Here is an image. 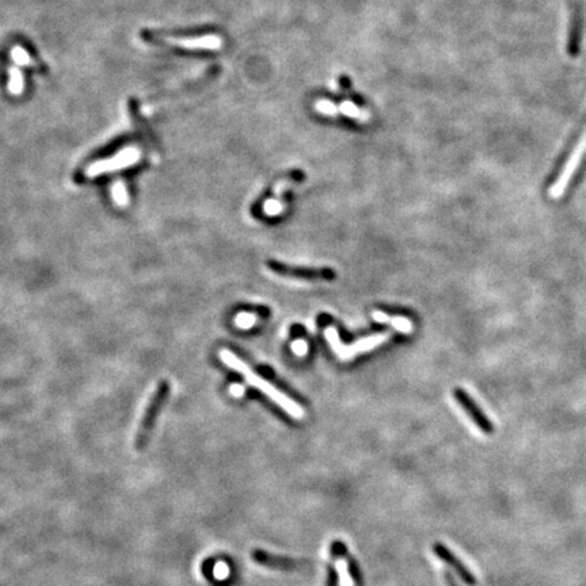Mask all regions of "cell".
<instances>
[{
    "instance_id": "7c38bea8",
    "label": "cell",
    "mask_w": 586,
    "mask_h": 586,
    "mask_svg": "<svg viewBox=\"0 0 586 586\" xmlns=\"http://www.w3.org/2000/svg\"><path fill=\"white\" fill-rule=\"evenodd\" d=\"M140 159V151L137 148H127L119 155L114 156L110 161H103L92 167V173H98L102 170H113V169H121L125 166L133 164Z\"/></svg>"
},
{
    "instance_id": "8fae6325",
    "label": "cell",
    "mask_w": 586,
    "mask_h": 586,
    "mask_svg": "<svg viewBox=\"0 0 586 586\" xmlns=\"http://www.w3.org/2000/svg\"><path fill=\"white\" fill-rule=\"evenodd\" d=\"M348 550L341 540H334L331 544V557L337 560V570L339 574L341 586H353L352 574L349 570V563L346 560Z\"/></svg>"
},
{
    "instance_id": "2e32d148",
    "label": "cell",
    "mask_w": 586,
    "mask_h": 586,
    "mask_svg": "<svg viewBox=\"0 0 586 586\" xmlns=\"http://www.w3.org/2000/svg\"><path fill=\"white\" fill-rule=\"evenodd\" d=\"M9 91L14 95H19L23 91V75L18 68H11L10 70Z\"/></svg>"
},
{
    "instance_id": "9a60e30c",
    "label": "cell",
    "mask_w": 586,
    "mask_h": 586,
    "mask_svg": "<svg viewBox=\"0 0 586 586\" xmlns=\"http://www.w3.org/2000/svg\"><path fill=\"white\" fill-rule=\"evenodd\" d=\"M314 107L319 114L326 116V117L334 118L339 114L337 105L330 100H318L314 105Z\"/></svg>"
},
{
    "instance_id": "7402d4cb",
    "label": "cell",
    "mask_w": 586,
    "mask_h": 586,
    "mask_svg": "<svg viewBox=\"0 0 586 586\" xmlns=\"http://www.w3.org/2000/svg\"><path fill=\"white\" fill-rule=\"evenodd\" d=\"M444 580H445V582H447V585L448 586H459V584L456 582V580H454V575H452L451 572H444Z\"/></svg>"
},
{
    "instance_id": "ffe728a7",
    "label": "cell",
    "mask_w": 586,
    "mask_h": 586,
    "mask_svg": "<svg viewBox=\"0 0 586 586\" xmlns=\"http://www.w3.org/2000/svg\"><path fill=\"white\" fill-rule=\"evenodd\" d=\"M292 351L296 353V356L303 357L308 352V343L304 339H297L292 343Z\"/></svg>"
},
{
    "instance_id": "7a4b0ae2",
    "label": "cell",
    "mask_w": 586,
    "mask_h": 586,
    "mask_svg": "<svg viewBox=\"0 0 586 586\" xmlns=\"http://www.w3.org/2000/svg\"><path fill=\"white\" fill-rule=\"evenodd\" d=\"M169 393H170L169 383L167 381H161L158 388L155 390L154 395L151 398L148 406H146L144 417H143L140 426H139L136 440H134V447H136L137 451H143L146 448L149 437H151V433L155 427V422L159 417L161 407H163V405H164V402L169 396Z\"/></svg>"
},
{
    "instance_id": "4fadbf2b",
    "label": "cell",
    "mask_w": 586,
    "mask_h": 586,
    "mask_svg": "<svg viewBox=\"0 0 586 586\" xmlns=\"http://www.w3.org/2000/svg\"><path fill=\"white\" fill-rule=\"evenodd\" d=\"M372 318H373L376 322L388 323V324H391L399 333L410 334L411 331H412V323H411L410 319H407V318H405V316H391V315H388V314H385V312H383V311H375V312L372 314Z\"/></svg>"
},
{
    "instance_id": "8992f818",
    "label": "cell",
    "mask_w": 586,
    "mask_h": 586,
    "mask_svg": "<svg viewBox=\"0 0 586 586\" xmlns=\"http://www.w3.org/2000/svg\"><path fill=\"white\" fill-rule=\"evenodd\" d=\"M454 398L456 399V402L459 403V406L471 418V421L478 426L484 435H493L494 433V425H493L491 420L484 414V410L478 406V403L464 390L454 388Z\"/></svg>"
},
{
    "instance_id": "277c9868",
    "label": "cell",
    "mask_w": 586,
    "mask_h": 586,
    "mask_svg": "<svg viewBox=\"0 0 586 586\" xmlns=\"http://www.w3.org/2000/svg\"><path fill=\"white\" fill-rule=\"evenodd\" d=\"M586 154V132L581 136V139L578 140L577 146L572 149V155L569 156V159L566 161L563 170L560 171V174L558 176L557 181L554 182L553 188L550 189V196L553 198H558L563 194V191H566V188L569 186L570 181H572L574 173L577 171V169L580 167L581 161L584 159Z\"/></svg>"
},
{
    "instance_id": "44dd1931",
    "label": "cell",
    "mask_w": 586,
    "mask_h": 586,
    "mask_svg": "<svg viewBox=\"0 0 586 586\" xmlns=\"http://www.w3.org/2000/svg\"><path fill=\"white\" fill-rule=\"evenodd\" d=\"M230 393H231L233 395L236 396V398H239V396L245 394V387L240 385V384H233V385L230 387Z\"/></svg>"
},
{
    "instance_id": "30bf717a",
    "label": "cell",
    "mask_w": 586,
    "mask_h": 586,
    "mask_svg": "<svg viewBox=\"0 0 586 586\" xmlns=\"http://www.w3.org/2000/svg\"><path fill=\"white\" fill-rule=\"evenodd\" d=\"M252 559L262 565V566H267L272 569H279V570H296L303 568V563L299 560H293L289 558L276 557V555H270L265 551H254L252 553Z\"/></svg>"
},
{
    "instance_id": "6da1fadb",
    "label": "cell",
    "mask_w": 586,
    "mask_h": 586,
    "mask_svg": "<svg viewBox=\"0 0 586 586\" xmlns=\"http://www.w3.org/2000/svg\"><path fill=\"white\" fill-rule=\"evenodd\" d=\"M220 358L225 366L233 368L234 371L239 372L240 375H243L250 385L260 390L262 394L267 396L269 399H272L281 409H284L289 415H292L293 418L300 420V418L304 417V410L294 400H292L289 396L285 395L282 391H279V388L275 387L272 383H269V381L265 380L264 378L258 376L245 361H242L231 351L223 349L220 352Z\"/></svg>"
},
{
    "instance_id": "5bb4252c",
    "label": "cell",
    "mask_w": 586,
    "mask_h": 586,
    "mask_svg": "<svg viewBox=\"0 0 586 586\" xmlns=\"http://www.w3.org/2000/svg\"><path fill=\"white\" fill-rule=\"evenodd\" d=\"M338 110H339V114L353 118V119H356L358 122H363V124H366L372 119V114H371L369 110L357 106L352 101H343L338 106Z\"/></svg>"
},
{
    "instance_id": "ba28073f",
    "label": "cell",
    "mask_w": 586,
    "mask_h": 586,
    "mask_svg": "<svg viewBox=\"0 0 586 586\" xmlns=\"http://www.w3.org/2000/svg\"><path fill=\"white\" fill-rule=\"evenodd\" d=\"M161 43L170 46H176L182 49H203V50H219L223 46V40L220 36L216 34H208L201 37H185V38H176V37H164L161 38Z\"/></svg>"
},
{
    "instance_id": "52a82bcc",
    "label": "cell",
    "mask_w": 586,
    "mask_h": 586,
    "mask_svg": "<svg viewBox=\"0 0 586 586\" xmlns=\"http://www.w3.org/2000/svg\"><path fill=\"white\" fill-rule=\"evenodd\" d=\"M432 550H433L435 555L439 558L440 560H442L445 565H448L449 568L454 569L456 575H457L466 585L475 586L478 584L476 577L472 574V572L469 570V568H467L459 558L456 557V554H454L445 544H442V543H435L433 547H432Z\"/></svg>"
},
{
    "instance_id": "9c48e42d",
    "label": "cell",
    "mask_w": 586,
    "mask_h": 586,
    "mask_svg": "<svg viewBox=\"0 0 586 586\" xmlns=\"http://www.w3.org/2000/svg\"><path fill=\"white\" fill-rule=\"evenodd\" d=\"M569 36H568V50L572 56L578 53L581 44V30H582V16L581 9L575 0H572L570 19H569Z\"/></svg>"
},
{
    "instance_id": "ac0fdd59",
    "label": "cell",
    "mask_w": 586,
    "mask_h": 586,
    "mask_svg": "<svg viewBox=\"0 0 586 586\" xmlns=\"http://www.w3.org/2000/svg\"><path fill=\"white\" fill-rule=\"evenodd\" d=\"M11 56L18 65H28L31 63L29 53L22 46H15L11 52Z\"/></svg>"
},
{
    "instance_id": "e0dca14e",
    "label": "cell",
    "mask_w": 586,
    "mask_h": 586,
    "mask_svg": "<svg viewBox=\"0 0 586 586\" xmlns=\"http://www.w3.org/2000/svg\"><path fill=\"white\" fill-rule=\"evenodd\" d=\"M257 323V316L247 312H242L235 318V324L240 329H250Z\"/></svg>"
},
{
    "instance_id": "d6986e66",
    "label": "cell",
    "mask_w": 586,
    "mask_h": 586,
    "mask_svg": "<svg viewBox=\"0 0 586 586\" xmlns=\"http://www.w3.org/2000/svg\"><path fill=\"white\" fill-rule=\"evenodd\" d=\"M264 211L269 216H276L282 211V204L277 200H267L264 204Z\"/></svg>"
},
{
    "instance_id": "5b68a950",
    "label": "cell",
    "mask_w": 586,
    "mask_h": 586,
    "mask_svg": "<svg viewBox=\"0 0 586 586\" xmlns=\"http://www.w3.org/2000/svg\"><path fill=\"white\" fill-rule=\"evenodd\" d=\"M267 267L285 277H296L304 279H322L331 281L336 279V272L330 267H303V266H291L281 264L277 261H267Z\"/></svg>"
},
{
    "instance_id": "3957f363",
    "label": "cell",
    "mask_w": 586,
    "mask_h": 586,
    "mask_svg": "<svg viewBox=\"0 0 586 586\" xmlns=\"http://www.w3.org/2000/svg\"><path fill=\"white\" fill-rule=\"evenodd\" d=\"M324 337H326L327 342L331 346V349L334 351L338 357L342 361H348V360H352L353 357L357 356V354L369 352V351L375 349L376 346L384 343L390 338V334L388 333H381V334H375V336H371V337L363 338V339L354 342L349 346L342 343L336 327H327L326 331H324Z\"/></svg>"
}]
</instances>
